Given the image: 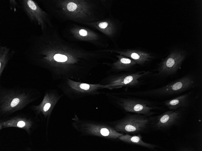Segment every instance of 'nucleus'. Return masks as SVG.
<instances>
[{"instance_id": "obj_3", "label": "nucleus", "mask_w": 202, "mask_h": 151, "mask_svg": "<svg viewBox=\"0 0 202 151\" xmlns=\"http://www.w3.org/2000/svg\"><path fill=\"white\" fill-rule=\"evenodd\" d=\"M74 129L82 135L116 140L123 134L116 131L108 123L83 119L74 115L72 118Z\"/></svg>"}, {"instance_id": "obj_11", "label": "nucleus", "mask_w": 202, "mask_h": 151, "mask_svg": "<svg viewBox=\"0 0 202 151\" xmlns=\"http://www.w3.org/2000/svg\"><path fill=\"white\" fill-rule=\"evenodd\" d=\"M185 113V108L170 110L158 116H151V128L156 131H165L178 125Z\"/></svg>"}, {"instance_id": "obj_5", "label": "nucleus", "mask_w": 202, "mask_h": 151, "mask_svg": "<svg viewBox=\"0 0 202 151\" xmlns=\"http://www.w3.org/2000/svg\"><path fill=\"white\" fill-rule=\"evenodd\" d=\"M63 33L67 40L73 42H85L102 48H107L108 46L101 34L90 28L75 24L67 25Z\"/></svg>"}, {"instance_id": "obj_4", "label": "nucleus", "mask_w": 202, "mask_h": 151, "mask_svg": "<svg viewBox=\"0 0 202 151\" xmlns=\"http://www.w3.org/2000/svg\"><path fill=\"white\" fill-rule=\"evenodd\" d=\"M151 116L135 113L108 123L118 132L123 134L136 135L144 133L151 129Z\"/></svg>"}, {"instance_id": "obj_21", "label": "nucleus", "mask_w": 202, "mask_h": 151, "mask_svg": "<svg viewBox=\"0 0 202 151\" xmlns=\"http://www.w3.org/2000/svg\"><path fill=\"white\" fill-rule=\"evenodd\" d=\"M17 126L19 127H22L25 125V123L23 121H20L17 124Z\"/></svg>"}, {"instance_id": "obj_20", "label": "nucleus", "mask_w": 202, "mask_h": 151, "mask_svg": "<svg viewBox=\"0 0 202 151\" xmlns=\"http://www.w3.org/2000/svg\"><path fill=\"white\" fill-rule=\"evenodd\" d=\"M20 100L18 98H15L11 101L10 105L11 107H14L16 106L19 103Z\"/></svg>"}, {"instance_id": "obj_14", "label": "nucleus", "mask_w": 202, "mask_h": 151, "mask_svg": "<svg viewBox=\"0 0 202 151\" xmlns=\"http://www.w3.org/2000/svg\"><path fill=\"white\" fill-rule=\"evenodd\" d=\"M106 52H116L134 60L136 63L139 64H144L148 61L151 58L150 54L144 52L131 49L121 51L110 49H105Z\"/></svg>"}, {"instance_id": "obj_10", "label": "nucleus", "mask_w": 202, "mask_h": 151, "mask_svg": "<svg viewBox=\"0 0 202 151\" xmlns=\"http://www.w3.org/2000/svg\"><path fill=\"white\" fill-rule=\"evenodd\" d=\"M116 99V103L127 112L152 116L155 113L153 110L163 109L162 107L155 105L152 102L147 100L132 98H121Z\"/></svg>"}, {"instance_id": "obj_19", "label": "nucleus", "mask_w": 202, "mask_h": 151, "mask_svg": "<svg viewBox=\"0 0 202 151\" xmlns=\"http://www.w3.org/2000/svg\"><path fill=\"white\" fill-rule=\"evenodd\" d=\"M9 2L11 10H12L13 8L14 9L16 7H19V4L18 1L15 0H10L9 1Z\"/></svg>"}, {"instance_id": "obj_12", "label": "nucleus", "mask_w": 202, "mask_h": 151, "mask_svg": "<svg viewBox=\"0 0 202 151\" xmlns=\"http://www.w3.org/2000/svg\"><path fill=\"white\" fill-rule=\"evenodd\" d=\"M82 24L99 31L113 42L118 35V21L110 16L97 21Z\"/></svg>"}, {"instance_id": "obj_8", "label": "nucleus", "mask_w": 202, "mask_h": 151, "mask_svg": "<svg viewBox=\"0 0 202 151\" xmlns=\"http://www.w3.org/2000/svg\"><path fill=\"white\" fill-rule=\"evenodd\" d=\"M19 7L28 18L31 23L40 26L41 31L48 27H52L51 15L41 8L36 1L33 0L18 1Z\"/></svg>"}, {"instance_id": "obj_18", "label": "nucleus", "mask_w": 202, "mask_h": 151, "mask_svg": "<svg viewBox=\"0 0 202 151\" xmlns=\"http://www.w3.org/2000/svg\"><path fill=\"white\" fill-rule=\"evenodd\" d=\"M14 52L10 53V49L5 46H1L0 48V69L2 71L8 61L10 57H11Z\"/></svg>"}, {"instance_id": "obj_9", "label": "nucleus", "mask_w": 202, "mask_h": 151, "mask_svg": "<svg viewBox=\"0 0 202 151\" xmlns=\"http://www.w3.org/2000/svg\"><path fill=\"white\" fill-rule=\"evenodd\" d=\"M150 74L149 71H139L129 73L110 75L103 79L100 83L105 85V88L112 90L123 87H133L139 84V79Z\"/></svg>"}, {"instance_id": "obj_2", "label": "nucleus", "mask_w": 202, "mask_h": 151, "mask_svg": "<svg viewBox=\"0 0 202 151\" xmlns=\"http://www.w3.org/2000/svg\"><path fill=\"white\" fill-rule=\"evenodd\" d=\"M45 11L60 22L83 24L97 21L107 16L111 8L106 0H40Z\"/></svg>"}, {"instance_id": "obj_15", "label": "nucleus", "mask_w": 202, "mask_h": 151, "mask_svg": "<svg viewBox=\"0 0 202 151\" xmlns=\"http://www.w3.org/2000/svg\"><path fill=\"white\" fill-rule=\"evenodd\" d=\"M142 137L140 134L131 135L128 134H122L118 139L120 140L130 144H135L147 148L151 149H154L159 147L158 145L145 142L142 140Z\"/></svg>"}, {"instance_id": "obj_1", "label": "nucleus", "mask_w": 202, "mask_h": 151, "mask_svg": "<svg viewBox=\"0 0 202 151\" xmlns=\"http://www.w3.org/2000/svg\"><path fill=\"white\" fill-rule=\"evenodd\" d=\"M25 51L31 64L47 70L53 79H70L82 81L106 54L90 51L64 38L54 26L48 27L40 34L31 35Z\"/></svg>"}, {"instance_id": "obj_13", "label": "nucleus", "mask_w": 202, "mask_h": 151, "mask_svg": "<svg viewBox=\"0 0 202 151\" xmlns=\"http://www.w3.org/2000/svg\"><path fill=\"white\" fill-rule=\"evenodd\" d=\"M182 52H173L161 63L158 70L157 75L160 77H167L175 74L184 58Z\"/></svg>"}, {"instance_id": "obj_17", "label": "nucleus", "mask_w": 202, "mask_h": 151, "mask_svg": "<svg viewBox=\"0 0 202 151\" xmlns=\"http://www.w3.org/2000/svg\"><path fill=\"white\" fill-rule=\"evenodd\" d=\"M118 60L113 63H106L111 67L113 71H121L128 69L136 64L132 59L122 55H117Z\"/></svg>"}, {"instance_id": "obj_16", "label": "nucleus", "mask_w": 202, "mask_h": 151, "mask_svg": "<svg viewBox=\"0 0 202 151\" xmlns=\"http://www.w3.org/2000/svg\"><path fill=\"white\" fill-rule=\"evenodd\" d=\"M190 93L184 94L174 98L166 100L164 105L170 110H175L181 108H186L189 104Z\"/></svg>"}, {"instance_id": "obj_7", "label": "nucleus", "mask_w": 202, "mask_h": 151, "mask_svg": "<svg viewBox=\"0 0 202 151\" xmlns=\"http://www.w3.org/2000/svg\"><path fill=\"white\" fill-rule=\"evenodd\" d=\"M195 82L193 76L187 74L161 87L154 90L135 93V95L165 96L179 94L194 87Z\"/></svg>"}, {"instance_id": "obj_6", "label": "nucleus", "mask_w": 202, "mask_h": 151, "mask_svg": "<svg viewBox=\"0 0 202 151\" xmlns=\"http://www.w3.org/2000/svg\"><path fill=\"white\" fill-rule=\"evenodd\" d=\"M59 86L69 98L74 100L99 94L101 93L99 90L105 88V85L100 83H89L70 79H63Z\"/></svg>"}]
</instances>
